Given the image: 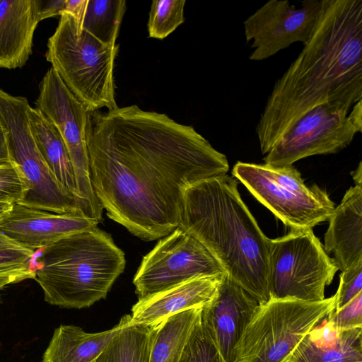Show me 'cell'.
<instances>
[{"instance_id": "cell-4", "label": "cell", "mask_w": 362, "mask_h": 362, "mask_svg": "<svg viewBox=\"0 0 362 362\" xmlns=\"http://www.w3.org/2000/svg\"><path fill=\"white\" fill-rule=\"evenodd\" d=\"M41 250L35 279L45 300L61 308L81 309L105 298L125 267L122 250L98 227Z\"/></svg>"}, {"instance_id": "cell-18", "label": "cell", "mask_w": 362, "mask_h": 362, "mask_svg": "<svg viewBox=\"0 0 362 362\" xmlns=\"http://www.w3.org/2000/svg\"><path fill=\"white\" fill-rule=\"evenodd\" d=\"M39 0H0V68H21L32 53Z\"/></svg>"}, {"instance_id": "cell-13", "label": "cell", "mask_w": 362, "mask_h": 362, "mask_svg": "<svg viewBox=\"0 0 362 362\" xmlns=\"http://www.w3.org/2000/svg\"><path fill=\"white\" fill-rule=\"evenodd\" d=\"M232 175L291 230L312 229L328 221L334 209L327 192L317 185L309 193L285 187L271 177L264 163L238 161Z\"/></svg>"}, {"instance_id": "cell-8", "label": "cell", "mask_w": 362, "mask_h": 362, "mask_svg": "<svg viewBox=\"0 0 362 362\" xmlns=\"http://www.w3.org/2000/svg\"><path fill=\"white\" fill-rule=\"evenodd\" d=\"M338 270L312 229L291 230L282 237L270 239V298L322 300L326 286Z\"/></svg>"}, {"instance_id": "cell-35", "label": "cell", "mask_w": 362, "mask_h": 362, "mask_svg": "<svg viewBox=\"0 0 362 362\" xmlns=\"http://www.w3.org/2000/svg\"><path fill=\"white\" fill-rule=\"evenodd\" d=\"M21 247L8 239L0 232V247Z\"/></svg>"}, {"instance_id": "cell-25", "label": "cell", "mask_w": 362, "mask_h": 362, "mask_svg": "<svg viewBox=\"0 0 362 362\" xmlns=\"http://www.w3.org/2000/svg\"><path fill=\"white\" fill-rule=\"evenodd\" d=\"M185 0H154L147 23L148 37L163 40L185 21Z\"/></svg>"}, {"instance_id": "cell-16", "label": "cell", "mask_w": 362, "mask_h": 362, "mask_svg": "<svg viewBox=\"0 0 362 362\" xmlns=\"http://www.w3.org/2000/svg\"><path fill=\"white\" fill-rule=\"evenodd\" d=\"M223 274L194 278L139 298L132 308V322L153 327L182 311L202 308L214 298Z\"/></svg>"}, {"instance_id": "cell-23", "label": "cell", "mask_w": 362, "mask_h": 362, "mask_svg": "<svg viewBox=\"0 0 362 362\" xmlns=\"http://www.w3.org/2000/svg\"><path fill=\"white\" fill-rule=\"evenodd\" d=\"M121 329L112 338L95 362H148L152 327L137 325L131 315L124 316Z\"/></svg>"}, {"instance_id": "cell-1", "label": "cell", "mask_w": 362, "mask_h": 362, "mask_svg": "<svg viewBox=\"0 0 362 362\" xmlns=\"http://www.w3.org/2000/svg\"><path fill=\"white\" fill-rule=\"evenodd\" d=\"M90 177L107 216L145 240L178 227L189 186L226 175V156L190 125L136 105L89 113Z\"/></svg>"}, {"instance_id": "cell-27", "label": "cell", "mask_w": 362, "mask_h": 362, "mask_svg": "<svg viewBox=\"0 0 362 362\" xmlns=\"http://www.w3.org/2000/svg\"><path fill=\"white\" fill-rule=\"evenodd\" d=\"M28 189L26 180L12 160L0 164V202L19 204Z\"/></svg>"}, {"instance_id": "cell-29", "label": "cell", "mask_w": 362, "mask_h": 362, "mask_svg": "<svg viewBox=\"0 0 362 362\" xmlns=\"http://www.w3.org/2000/svg\"><path fill=\"white\" fill-rule=\"evenodd\" d=\"M336 292L334 310H338L362 292V262L341 272Z\"/></svg>"}, {"instance_id": "cell-10", "label": "cell", "mask_w": 362, "mask_h": 362, "mask_svg": "<svg viewBox=\"0 0 362 362\" xmlns=\"http://www.w3.org/2000/svg\"><path fill=\"white\" fill-rule=\"evenodd\" d=\"M35 104L60 134L73 165L78 195L88 204L93 218L100 222L103 209L92 187L86 143L90 112L52 67L40 83Z\"/></svg>"}, {"instance_id": "cell-26", "label": "cell", "mask_w": 362, "mask_h": 362, "mask_svg": "<svg viewBox=\"0 0 362 362\" xmlns=\"http://www.w3.org/2000/svg\"><path fill=\"white\" fill-rule=\"evenodd\" d=\"M201 312L202 309L179 362H226L209 334Z\"/></svg>"}, {"instance_id": "cell-33", "label": "cell", "mask_w": 362, "mask_h": 362, "mask_svg": "<svg viewBox=\"0 0 362 362\" xmlns=\"http://www.w3.org/2000/svg\"><path fill=\"white\" fill-rule=\"evenodd\" d=\"M11 161L7 137L4 127L0 124V164Z\"/></svg>"}, {"instance_id": "cell-31", "label": "cell", "mask_w": 362, "mask_h": 362, "mask_svg": "<svg viewBox=\"0 0 362 362\" xmlns=\"http://www.w3.org/2000/svg\"><path fill=\"white\" fill-rule=\"evenodd\" d=\"M35 277V269L30 267L0 272V302L1 291L8 285L16 284L28 279Z\"/></svg>"}, {"instance_id": "cell-19", "label": "cell", "mask_w": 362, "mask_h": 362, "mask_svg": "<svg viewBox=\"0 0 362 362\" xmlns=\"http://www.w3.org/2000/svg\"><path fill=\"white\" fill-rule=\"evenodd\" d=\"M324 320L300 341L286 362H362V327L337 331Z\"/></svg>"}, {"instance_id": "cell-17", "label": "cell", "mask_w": 362, "mask_h": 362, "mask_svg": "<svg viewBox=\"0 0 362 362\" xmlns=\"http://www.w3.org/2000/svg\"><path fill=\"white\" fill-rule=\"evenodd\" d=\"M324 249L341 272L362 262V186L351 187L329 218Z\"/></svg>"}, {"instance_id": "cell-15", "label": "cell", "mask_w": 362, "mask_h": 362, "mask_svg": "<svg viewBox=\"0 0 362 362\" xmlns=\"http://www.w3.org/2000/svg\"><path fill=\"white\" fill-rule=\"evenodd\" d=\"M95 219L78 214H56L15 204L0 221V232L18 245L35 251L60 238L97 227Z\"/></svg>"}, {"instance_id": "cell-36", "label": "cell", "mask_w": 362, "mask_h": 362, "mask_svg": "<svg viewBox=\"0 0 362 362\" xmlns=\"http://www.w3.org/2000/svg\"><path fill=\"white\" fill-rule=\"evenodd\" d=\"M13 205L10 202H0V221L12 210Z\"/></svg>"}, {"instance_id": "cell-5", "label": "cell", "mask_w": 362, "mask_h": 362, "mask_svg": "<svg viewBox=\"0 0 362 362\" xmlns=\"http://www.w3.org/2000/svg\"><path fill=\"white\" fill-rule=\"evenodd\" d=\"M118 51V45L100 42L64 12L48 39L45 56L69 90L92 112L118 107L113 77Z\"/></svg>"}, {"instance_id": "cell-6", "label": "cell", "mask_w": 362, "mask_h": 362, "mask_svg": "<svg viewBox=\"0 0 362 362\" xmlns=\"http://www.w3.org/2000/svg\"><path fill=\"white\" fill-rule=\"evenodd\" d=\"M336 294L320 301L270 298L259 304L230 362H286L300 341L334 310Z\"/></svg>"}, {"instance_id": "cell-9", "label": "cell", "mask_w": 362, "mask_h": 362, "mask_svg": "<svg viewBox=\"0 0 362 362\" xmlns=\"http://www.w3.org/2000/svg\"><path fill=\"white\" fill-rule=\"evenodd\" d=\"M361 132L362 100L352 107L321 105L292 124L266 154L264 161L272 167H284L311 156L336 153Z\"/></svg>"}, {"instance_id": "cell-28", "label": "cell", "mask_w": 362, "mask_h": 362, "mask_svg": "<svg viewBox=\"0 0 362 362\" xmlns=\"http://www.w3.org/2000/svg\"><path fill=\"white\" fill-rule=\"evenodd\" d=\"M326 320L337 331L362 327V292L339 310L329 314Z\"/></svg>"}, {"instance_id": "cell-2", "label": "cell", "mask_w": 362, "mask_h": 362, "mask_svg": "<svg viewBox=\"0 0 362 362\" xmlns=\"http://www.w3.org/2000/svg\"><path fill=\"white\" fill-rule=\"evenodd\" d=\"M274 83L255 127L267 154L301 116L324 104L362 100V0H322L309 41Z\"/></svg>"}, {"instance_id": "cell-24", "label": "cell", "mask_w": 362, "mask_h": 362, "mask_svg": "<svg viewBox=\"0 0 362 362\" xmlns=\"http://www.w3.org/2000/svg\"><path fill=\"white\" fill-rule=\"evenodd\" d=\"M126 4L124 0H86L76 19L83 29L100 42L115 45Z\"/></svg>"}, {"instance_id": "cell-14", "label": "cell", "mask_w": 362, "mask_h": 362, "mask_svg": "<svg viewBox=\"0 0 362 362\" xmlns=\"http://www.w3.org/2000/svg\"><path fill=\"white\" fill-rule=\"evenodd\" d=\"M259 302L226 273L214 298L202 308V317L226 362L256 312Z\"/></svg>"}, {"instance_id": "cell-21", "label": "cell", "mask_w": 362, "mask_h": 362, "mask_svg": "<svg viewBox=\"0 0 362 362\" xmlns=\"http://www.w3.org/2000/svg\"><path fill=\"white\" fill-rule=\"evenodd\" d=\"M28 118L38 149L57 181L76 197L82 199L78 195L69 154L60 134L36 107H29Z\"/></svg>"}, {"instance_id": "cell-30", "label": "cell", "mask_w": 362, "mask_h": 362, "mask_svg": "<svg viewBox=\"0 0 362 362\" xmlns=\"http://www.w3.org/2000/svg\"><path fill=\"white\" fill-rule=\"evenodd\" d=\"M34 251L19 247H0V272L30 267Z\"/></svg>"}, {"instance_id": "cell-20", "label": "cell", "mask_w": 362, "mask_h": 362, "mask_svg": "<svg viewBox=\"0 0 362 362\" xmlns=\"http://www.w3.org/2000/svg\"><path fill=\"white\" fill-rule=\"evenodd\" d=\"M124 322L123 316L110 329L95 333L78 326L61 325L54 329L41 362H95Z\"/></svg>"}, {"instance_id": "cell-34", "label": "cell", "mask_w": 362, "mask_h": 362, "mask_svg": "<svg viewBox=\"0 0 362 362\" xmlns=\"http://www.w3.org/2000/svg\"><path fill=\"white\" fill-rule=\"evenodd\" d=\"M355 185L362 186V163L359 162L358 167L356 170L351 173Z\"/></svg>"}, {"instance_id": "cell-32", "label": "cell", "mask_w": 362, "mask_h": 362, "mask_svg": "<svg viewBox=\"0 0 362 362\" xmlns=\"http://www.w3.org/2000/svg\"><path fill=\"white\" fill-rule=\"evenodd\" d=\"M66 0H39L40 21L61 15L65 11Z\"/></svg>"}, {"instance_id": "cell-12", "label": "cell", "mask_w": 362, "mask_h": 362, "mask_svg": "<svg viewBox=\"0 0 362 362\" xmlns=\"http://www.w3.org/2000/svg\"><path fill=\"white\" fill-rule=\"evenodd\" d=\"M297 6L286 0H271L243 22L247 42L253 49L252 61H262L295 42L306 44L311 38L322 0H305Z\"/></svg>"}, {"instance_id": "cell-22", "label": "cell", "mask_w": 362, "mask_h": 362, "mask_svg": "<svg viewBox=\"0 0 362 362\" xmlns=\"http://www.w3.org/2000/svg\"><path fill=\"white\" fill-rule=\"evenodd\" d=\"M201 309L182 311L152 327L148 362H179Z\"/></svg>"}, {"instance_id": "cell-7", "label": "cell", "mask_w": 362, "mask_h": 362, "mask_svg": "<svg viewBox=\"0 0 362 362\" xmlns=\"http://www.w3.org/2000/svg\"><path fill=\"white\" fill-rule=\"evenodd\" d=\"M30 106L26 98L11 95L0 89V124L6 134L11 160L21 169L28 185L19 204L93 218L86 202L59 184L41 155L30 127Z\"/></svg>"}, {"instance_id": "cell-11", "label": "cell", "mask_w": 362, "mask_h": 362, "mask_svg": "<svg viewBox=\"0 0 362 362\" xmlns=\"http://www.w3.org/2000/svg\"><path fill=\"white\" fill-rule=\"evenodd\" d=\"M223 274V267L213 255L177 227L144 257L133 283L141 298L194 278Z\"/></svg>"}, {"instance_id": "cell-3", "label": "cell", "mask_w": 362, "mask_h": 362, "mask_svg": "<svg viewBox=\"0 0 362 362\" xmlns=\"http://www.w3.org/2000/svg\"><path fill=\"white\" fill-rule=\"evenodd\" d=\"M178 227L197 239L260 305L270 299V239L243 201L235 178L225 175L187 187Z\"/></svg>"}]
</instances>
